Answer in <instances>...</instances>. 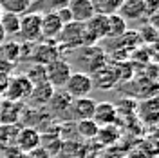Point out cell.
I'll use <instances>...</instances> for the list:
<instances>
[{
    "label": "cell",
    "mask_w": 159,
    "mask_h": 158,
    "mask_svg": "<svg viewBox=\"0 0 159 158\" xmlns=\"http://www.w3.org/2000/svg\"><path fill=\"white\" fill-rule=\"evenodd\" d=\"M118 2H119V4H121V2H123V0H118Z\"/></svg>",
    "instance_id": "cell-33"
},
{
    "label": "cell",
    "mask_w": 159,
    "mask_h": 158,
    "mask_svg": "<svg viewBox=\"0 0 159 158\" xmlns=\"http://www.w3.org/2000/svg\"><path fill=\"white\" fill-rule=\"evenodd\" d=\"M70 102H72V98H70L65 91H58V89H56L45 107H47V113H49L52 118H54V116H63V115H67V111H69Z\"/></svg>",
    "instance_id": "cell-13"
},
{
    "label": "cell",
    "mask_w": 159,
    "mask_h": 158,
    "mask_svg": "<svg viewBox=\"0 0 159 158\" xmlns=\"http://www.w3.org/2000/svg\"><path fill=\"white\" fill-rule=\"evenodd\" d=\"M83 33H85V46H96L98 42L109 37V18L103 15H94L90 20L83 24Z\"/></svg>",
    "instance_id": "cell-3"
},
{
    "label": "cell",
    "mask_w": 159,
    "mask_h": 158,
    "mask_svg": "<svg viewBox=\"0 0 159 158\" xmlns=\"http://www.w3.org/2000/svg\"><path fill=\"white\" fill-rule=\"evenodd\" d=\"M60 47L56 44V40H38L34 42L33 51H31V62L33 64H40V66H47L51 62L60 58Z\"/></svg>",
    "instance_id": "cell-5"
},
{
    "label": "cell",
    "mask_w": 159,
    "mask_h": 158,
    "mask_svg": "<svg viewBox=\"0 0 159 158\" xmlns=\"http://www.w3.org/2000/svg\"><path fill=\"white\" fill-rule=\"evenodd\" d=\"M40 135L42 133H40L38 129L22 126L18 131V135H16V140H15V147L20 149L24 155L33 151V149L40 147Z\"/></svg>",
    "instance_id": "cell-10"
},
{
    "label": "cell",
    "mask_w": 159,
    "mask_h": 158,
    "mask_svg": "<svg viewBox=\"0 0 159 158\" xmlns=\"http://www.w3.org/2000/svg\"><path fill=\"white\" fill-rule=\"evenodd\" d=\"M85 33H83V24L80 22H69L65 24L61 31H60L58 38H56V44L60 47V53H70V51H78L80 47L85 46Z\"/></svg>",
    "instance_id": "cell-1"
},
{
    "label": "cell",
    "mask_w": 159,
    "mask_h": 158,
    "mask_svg": "<svg viewBox=\"0 0 159 158\" xmlns=\"http://www.w3.org/2000/svg\"><path fill=\"white\" fill-rule=\"evenodd\" d=\"M31 4H33V0H2L0 9H2V13H11V15L22 17V15L29 13Z\"/></svg>",
    "instance_id": "cell-19"
},
{
    "label": "cell",
    "mask_w": 159,
    "mask_h": 158,
    "mask_svg": "<svg viewBox=\"0 0 159 158\" xmlns=\"http://www.w3.org/2000/svg\"><path fill=\"white\" fill-rule=\"evenodd\" d=\"M141 106L147 107L145 115H141V118L145 122H148V124H156V120H157V100H156V96L147 98L145 104H141Z\"/></svg>",
    "instance_id": "cell-29"
},
{
    "label": "cell",
    "mask_w": 159,
    "mask_h": 158,
    "mask_svg": "<svg viewBox=\"0 0 159 158\" xmlns=\"http://www.w3.org/2000/svg\"><path fill=\"white\" fill-rule=\"evenodd\" d=\"M118 15L127 22L141 20L145 17V0H123L118 7Z\"/></svg>",
    "instance_id": "cell-15"
},
{
    "label": "cell",
    "mask_w": 159,
    "mask_h": 158,
    "mask_svg": "<svg viewBox=\"0 0 159 158\" xmlns=\"http://www.w3.org/2000/svg\"><path fill=\"white\" fill-rule=\"evenodd\" d=\"M92 120L98 124V127L114 126V124L118 122V113H116L114 104H110V102H96Z\"/></svg>",
    "instance_id": "cell-12"
},
{
    "label": "cell",
    "mask_w": 159,
    "mask_h": 158,
    "mask_svg": "<svg viewBox=\"0 0 159 158\" xmlns=\"http://www.w3.org/2000/svg\"><path fill=\"white\" fill-rule=\"evenodd\" d=\"M119 138V131L116 129V124L114 126H105V127H99L96 138L99 142V146H114Z\"/></svg>",
    "instance_id": "cell-25"
},
{
    "label": "cell",
    "mask_w": 159,
    "mask_h": 158,
    "mask_svg": "<svg viewBox=\"0 0 159 158\" xmlns=\"http://www.w3.org/2000/svg\"><path fill=\"white\" fill-rule=\"evenodd\" d=\"M92 87H94V84H92V78H90L89 73L76 71L69 77L67 84L63 86V91L70 98H81V96H87Z\"/></svg>",
    "instance_id": "cell-7"
},
{
    "label": "cell",
    "mask_w": 159,
    "mask_h": 158,
    "mask_svg": "<svg viewBox=\"0 0 159 158\" xmlns=\"http://www.w3.org/2000/svg\"><path fill=\"white\" fill-rule=\"evenodd\" d=\"M63 24L60 22L56 13H45L42 15V38L43 40H56Z\"/></svg>",
    "instance_id": "cell-16"
},
{
    "label": "cell",
    "mask_w": 159,
    "mask_h": 158,
    "mask_svg": "<svg viewBox=\"0 0 159 158\" xmlns=\"http://www.w3.org/2000/svg\"><path fill=\"white\" fill-rule=\"evenodd\" d=\"M6 38H7V37H6V33H4V29H2V27H0V46L6 42Z\"/></svg>",
    "instance_id": "cell-32"
},
{
    "label": "cell",
    "mask_w": 159,
    "mask_h": 158,
    "mask_svg": "<svg viewBox=\"0 0 159 158\" xmlns=\"http://www.w3.org/2000/svg\"><path fill=\"white\" fill-rule=\"evenodd\" d=\"M24 158H52V156L43 147H36V149H33V151H29V153H25Z\"/></svg>",
    "instance_id": "cell-30"
},
{
    "label": "cell",
    "mask_w": 159,
    "mask_h": 158,
    "mask_svg": "<svg viewBox=\"0 0 159 158\" xmlns=\"http://www.w3.org/2000/svg\"><path fill=\"white\" fill-rule=\"evenodd\" d=\"M94 107H96V100L89 98V96H81V98H72L67 111V116L72 118L74 122L80 120H89L94 115Z\"/></svg>",
    "instance_id": "cell-8"
},
{
    "label": "cell",
    "mask_w": 159,
    "mask_h": 158,
    "mask_svg": "<svg viewBox=\"0 0 159 158\" xmlns=\"http://www.w3.org/2000/svg\"><path fill=\"white\" fill-rule=\"evenodd\" d=\"M20 127H22L20 124H0V151L15 146Z\"/></svg>",
    "instance_id": "cell-20"
},
{
    "label": "cell",
    "mask_w": 159,
    "mask_h": 158,
    "mask_svg": "<svg viewBox=\"0 0 159 158\" xmlns=\"http://www.w3.org/2000/svg\"><path fill=\"white\" fill-rule=\"evenodd\" d=\"M54 91H56V89L52 87L49 82L34 84L33 89H31L29 98H27V102H25V106H29V107H45L47 102L51 100V96L54 95Z\"/></svg>",
    "instance_id": "cell-11"
},
{
    "label": "cell",
    "mask_w": 159,
    "mask_h": 158,
    "mask_svg": "<svg viewBox=\"0 0 159 158\" xmlns=\"http://www.w3.org/2000/svg\"><path fill=\"white\" fill-rule=\"evenodd\" d=\"M0 60L16 64L20 60V42H4L0 46Z\"/></svg>",
    "instance_id": "cell-26"
},
{
    "label": "cell",
    "mask_w": 159,
    "mask_h": 158,
    "mask_svg": "<svg viewBox=\"0 0 159 158\" xmlns=\"http://www.w3.org/2000/svg\"><path fill=\"white\" fill-rule=\"evenodd\" d=\"M0 17H2V9H0Z\"/></svg>",
    "instance_id": "cell-34"
},
{
    "label": "cell",
    "mask_w": 159,
    "mask_h": 158,
    "mask_svg": "<svg viewBox=\"0 0 159 158\" xmlns=\"http://www.w3.org/2000/svg\"><path fill=\"white\" fill-rule=\"evenodd\" d=\"M70 75H72V66L63 58H58L45 66V80L54 89H63Z\"/></svg>",
    "instance_id": "cell-6"
},
{
    "label": "cell",
    "mask_w": 159,
    "mask_h": 158,
    "mask_svg": "<svg viewBox=\"0 0 159 158\" xmlns=\"http://www.w3.org/2000/svg\"><path fill=\"white\" fill-rule=\"evenodd\" d=\"M0 2H2V0H0Z\"/></svg>",
    "instance_id": "cell-35"
},
{
    "label": "cell",
    "mask_w": 159,
    "mask_h": 158,
    "mask_svg": "<svg viewBox=\"0 0 159 158\" xmlns=\"http://www.w3.org/2000/svg\"><path fill=\"white\" fill-rule=\"evenodd\" d=\"M109 18V37L107 38H119L125 31H129V26H127V20L121 18L118 13L107 17Z\"/></svg>",
    "instance_id": "cell-24"
},
{
    "label": "cell",
    "mask_w": 159,
    "mask_h": 158,
    "mask_svg": "<svg viewBox=\"0 0 159 158\" xmlns=\"http://www.w3.org/2000/svg\"><path fill=\"white\" fill-rule=\"evenodd\" d=\"M67 6H69V0H33L29 11L45 15V13H56Z\"/></svg>",
    "instance_id": "cell-18"
},
{
    "label": "cell",
    "mask_w": 159,
    "mask_h": 158,
    "mask_svg": "<svg viewBox=\"0 0 159 158\" xmlns=\"http://www.w3.org/2000/svg\"><path fill=\"white\" fill-rule=\"evenodd\" d=\"M56 15H58L60 22H61L63 26H65V24H69V22H72V18H70V13H69V9H67V7H63V9L56 11Z\"/></svg>",
    "instance_id": "cell-31"
},
{
    "label": "cell",
    "mask_w": 159,
    "mask_h": 158,
    "mask_svg": "<svg viewBox=\"0 0 159 158\" xmlns=\"http://www.w3.org/2000/svg\"><path fill=\"white\" fill-rule=\"evenodd\" d=\"M27 80H29L31 84L34 86V84H40V82H47L45 80V66H40V64H31L29 69L24 73Z\"/></svg>",
    "instance_id": "cell-28"
},
{
    "label": "cell",
    "mask_w": 159,
    "mask_h": 158,
    "mask_svg": "<svg viewBox=\"0 0 159 158\" xmlns=\"http://www.w3.org/2000/svg\"><path fill=\"white\" fill-rule=\"evenodd\" d=\"M25 104L0 98V124H20Z\"/></svg>",
    "instance_id": "cell-9"
},
{
    "label": "cell",
    "mask_w": 159,
    "mask_h": 158,
    "mask_svg": "<svg viewBox=\"0 0 159 158\" xmlns=\"http://www.w3.org/2000/svg\"><path fill=\"white\" fill-rule=\"evenodd\" d=\"M31 89H33V84L27 80V77L24 73L22 75H11L7 84H6L4 93H2V98L25 104L31 95Z\"/></svg>",
    "instance_id": "cell-2"
},
{
    "label": "cell",
    "mask_w": 159,
    "mask_h": 158,
    "mask_svg": "<svg viewBox=\"0 0 159 158\" xmlns=\"http://www.w3.org/2000/svg\"><path fill=\"white\" fill-rule=\"evenodd\" d=\"M138 35H139L141 44L145 42V46H154L157 42V26L145 20V26L138 31Z\"/></svg>",
    "instance_id": "cell-27"
},
{
    "label": "cell",
    "mask_w": 159,
    "mask_h": 158,
    "mask_svg": "<svg viewBox=\"0 0 159 158\" xmlns=\"http://www.w3.org/2000/svg\"><path fill=\"white\" fill-rule=\"evenodd\" d=\"M0 27L4 29L6 37H18L20 17L11 15V13H2V17H0Z\"/></svg>",
    "instance_id": "cell-21"
},
{
    "label": "cell",
    "mask_w": 159,
    "mask_h": 158,
    "mask_svg": "<svg viewBox=\"0 0 159 158\" xmlns=\"http://www.w3.org/2000/svg\"><path fill=\"white\" fill-rule=\"evenodd\" d=\"M90 78H92V84H96V86L101 87V89H110L118 84L116 73H114V69H112L110 66H103L101 69L94 71V73L90 75Z\"/></svg>",
    "instance_id": "cell-17"
},
{
    "label": "cell",
    "mask_w": 159,
    "mask_h": 158,
    "mask_svg": "<svg viewBox=\"0 0 159 158\" xmlns=\"http://www.w3.org/2000/svg\"><path fill=\"white\" fill-rule=\"evenodd\" d=\"M67 9L70 13L72 22H80L85 24L87 20H90L94 17V9L90 6V0H69Z\"/></svg>",
    "instance_id": "cell-14"
},
{
    "label": "cell",
    "mask_w": 159,
    "mask_h": 158,
    "mask_svg": "<svg viewBox=\"0 0 159 158\" xmlns=\"http://www.w3.org/2000/svg\"><path fill=\"white\" fill-rule=\"evenodd\" d=\"M90 6H92V9H94V15L110 17V15L118 13L119 2L118 0H90Z\"/></svg>",
    "instance_id": "cell-22"
},
{
    "label": "cell",
    "mask_w": 159,
    "mask_h": 158,
    "mask_svg": "<svg viewBox=\"0 0 159 158\" xmlns=\"http://www.w3.org/2000/svg\"><path fill=\"white\" fill-rule=\"evenodd\" d=\"M18 37L22 42H33V44L42 40V15L33 13V11L22 15Z\"/></svg>",
    "instance_id": "cell-4"
},
{
    "label": "cell",
    "mask_w": 159,
    "mask_h": 158,
    "mask_svg": "<svg viewBox=\"0 0 159 158\" xmlns=\"http://www.w3.org/2000/svg\"><path fill=\"white\" fill-rule=\"evenodd\" d=\"M74 124H76V135H80L81 138H85V140H94L96 138L99 127L92 118L80 120V122H74Z\"/></svg>",
    "instance_id": "cell-23"
}]
</instances>
